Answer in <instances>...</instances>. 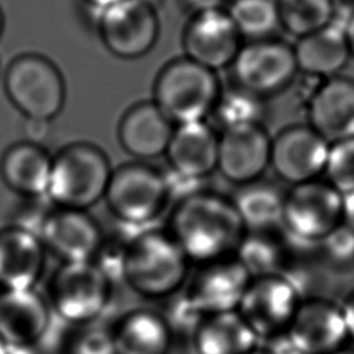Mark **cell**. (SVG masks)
Masks as SVG:
<instances>
[{
  "label": "cell",
  "instance_id": "cell-1",
  "mask_svg": "<svg viewBox=\"0 0 354 354\" xmlns=\"http://www.w3.org/2000/svg\"><path fill=\"white\" fill-rule=\"evenodd\" d=\"M165 228L194 266L235 256L246 232L231 196L207 188L174 202Z\"/></svg>",
  "mask_w": 354,
  "mask_h": 354
},
{
  "label": "cell",
  "instance_id": "cell-2",
  "mask_svg": "<svg viewBox=\"0 0 354 354\" xmlns=\"http://www.w3.org/2000/svg\"><path fill=\"white\" fill-rule=\"evenodd\" d=\"M191 266L165 227H147L137 231L129 243L123 283L145 300L167 301L184 289Z\"/></svg>",
  "mask_w": 354,
  "mask_h": 354
},
{
  "label": "cell",
  "instance_id": "cell-3",
  "mask_svg": "<svg viewBox=\"0 0 354 354\" xmlns=\"http://www.w3.org/2000/svg\"><path fill=\"white\" fill-rule=\"evenodd\" d=\"M112 170L98 145L71 142L53 155L47 199L57 207L87 212L104 201Z\"/></svg>",
  "mask_w": 354,
  "mask_h": 354
},
{
  "label": "cell",
  "instance_id": "cell-4",
  "mask_svg": "<svg viewBox=\"0 0 354 354\" xmlns=\"http://www.w3.org/2000/svg\"><path fill=\"white\" fill-rule=\"evenodd\" d=\"M217 73L187 57L167 62L153 83V102L177 126L206 120L221 91Z\"/></svg>",
  "mask_w": 354,
  "mask_h": 354
},
{
  "label": "cell",
  "instance_id": "cell-5",
  "mask_svg": "<svg viewBox=\"0 0 354 354\" xmlns=\"http://www.w3.org/2000/svg\"><path fill=\"white\" fill-rule=\"evenodd\" d=\"M104 202L118 223L147 228L171 203L163 170L147 162H129L112 170Z\"/></svg>",
  "mask_w": 354,
  "mask_h": 354
},
{
  "label": "cell",
  "instance_id": "cell-6",
  "mask_svg": "<svg viewBox=\"0 0 354 354\" xmlns=\"http://www.w3.org/2000/svg\"><path fill=\"white\" fill-rule=\"evenodd\" d=\"M113 288L93 261L64 263L53 272L46 297L55 318L77 326L98 321L104 315Z\"/></svg>",
  "mask_w": 354,
  "mask_h": 354
},
{
  "label": "cell",
  "instance_id": "cell-7",
  "mask_svg": "<svg viewBox=\"0 0 354 354\" xmlns=\"http://www.w3.org/2000/svg\"><path fill=\"white\" fill-rule=\"evenodd\" d=\"M4 90L10 102L25 116L53 120L64 108L65 80L58 66L37 53L17 55L7 66Z\"/></svg>",
  "mask_w": 354,
  "mask_h": 354
},
{
  "label": "cell",
  "instance_id": "cell-8",
  "mask_svg": "<svg viewBox=\"0 0 354 354\" xmlns=\"http://www.w3.org/2000/svg\"><path fill=\"white\" fill-rule=\"evenodd\" d=\"M344 196L324 178L285 191L282 228L295 241L315 245L343 223Z\"/></svg>",
  "mask_w": 354,
  "mask_h": 354
},
{
  "label": "cell",
  "instance_id": "cell-9",
  "mask_svg": "<svg viewBox=\"0 0 354 354\" xmlns=\"http://www.w3.org/2000/svg\"><path fill=\"white\" fill-rule=\"evenodd\" d=\"M303 297L281 274L253 277L236 308L260 344L285 335Z\"/></svg>",
  "mask_w": 354,
  "mask_h": 354
},
{
  "label": "cell",
  "instance_id": "cell-10",
  "mask_svg": "<svg viewBox=\"0 0 354 354\" xmlns=\"http://www.w3.org/2000/svg\"><path fill=\"white\" fill-rule=\"evenodd\" d=\"M231 69L234 83L263 98L286 90L299 73L293 46L278 37L243 43Z\"/></svg>",
  "mask_w": 354,
  "mask_h": 354
},
{
  "label": "cell",
  "instance_id": "cell-11",
  "mask_svg": "<svg viewBox=\"0 0 354 354\" xmlns=\"http://www.w3.org/2000/svg\"><path fill=\"white\" fill-rule=\"evenodd\" d=\"M95 19L104 46L122 59L144 57L159 37V18L153 0H123L95 14Z\"/></svg>",
  "mask_w": 354,
  "mask_h": 354
},
{
  "label": "cell",
  "instance_id": "cell-12",
  "mask_svg": "<svg viewBox=\"0 0 354 354\" xmlns=\"http://www.w3.org/2000/svg\"><path fill=\"white\" fill-rule=\"evenodd\" d=\"M329 142L310 124L296 123L271 137L270 167L289 187L322 178Z\"/></svg>",
  "mask_w": 354,
  "mask_h": 354
},
{
  "label": "cell",
  "instance_id": "cell-13",
  "mask_svg": "<svg viewBox=\"0 0 354 354\" xmlns=\"http://www.w3.org/2000/svg\"><path fill=\"white\" fill-rule=\"evenodd\" d=\"M183 289L189 303L203 315L236 311L252 275L235 257L195 266Z\"/></svg>",
  "mask_w": 354,
  "mask_h": 354
},
{
  "label": "cell",
  "instance_id": "cell-14",
  "mask_svg": "<svg viewBox=\"0 0 354 354\" xmlns=\"http://www.w3.org/2000/svg\"><path fill=\"white\" fill-rule=\"evenodd\" d=\"M39 238L47 256L64 263L93 261L102 238L104 230L86 210L53 206L44 218Z\"/></svg>",
  "mask_w": 354,
  "mask_h": 354
},
{
  "label": "cell",
  "instance_id": "cell-15",
  "mask_svg": "<svg viewBox=\"0 0 354 354\" xmlns=\"http://www.w3.org/2000/svg\"><path fill=\"white\" fill-rule=\"evenodd\" d=\"M243 39L225 10L192 14L183 33L184 57L217 72L231 68Z\"/></svg>",
  "mask_w": 354,
  "mask_h": 354
},
{
  "label": "cell",
  "instance_id": "cell-16",
  "mask_svg": "<svg viewBox=\"0 0 354 354\" xmlns=\"http://www.w3.org/2000/svg\"><path fill=\"white\" fill-rule=\"evenodd\" d=\"M286 335L304 354H332L350 340L340 304L326 296L303 299Z\"/></svg>",
  "mask_w": 354,
  "mask_h": 354
},
{
  "label": "cell",
  "instance_id": "cell-17",
  "mask_svg": "<svg viewBox=\"0 0 354 354\" xmlns=\"http://www.w3.org/2000/svg\"><path fill=\"white\" fill-rule=\"evenodd\" d=\"M270 152L271 136L264 126L220 131L217 171L235 187L254 183L270 167Z\"/></svg>",
  "mask_w": 354,
  "mask_h": 354
},
{
  "label": "cell",
  "instance_id": "cell-18",
  "mask_svg": "<svg viewBox=\"0 0 354 354\" xmlns=\"http://www.w3.org/2000/svg\"><path fill=\"white\" fill-rule=\"evenodd\" d=\"M54 319L47 297L36 289L0 290V340L7 347L41 344Z\"/></svg>",
  "mask_w": 354,
  "mask_h": 354
},
{
  "label": "cell",
  "instance_id": "cell-19",
  "mask_svg": "<svg viewBox=\"0 0 354 354\" xmlns=\"http://www.w3.org/2000/svg\"><path fill=\"white\" fill-rule=\"evenodd\" d=\"M310 124L329 144L354 137V77L318 80L306 105Z\"/></svg>",
  "mask_w": 354,
  "mask_h": 354
},
{
  "label": "cell",
  "instance_id": "cell-20",
  "mask_svg": "<svg viewBox=\"0 0 354 354\" xmlns=\"http://www.w3.org/2000/svg\"><path fill=\"white\" fill-rule=\"evenodd\" d=\"M46 257L36 234L15 224L0 228V290L36 289Z\"/></svg>",
  "mask_w": 354,
  "mask_h": 354
},
{
  "label": "cell",
  "instance_id": "cell-21",
  "mask_svg": "<svg viewBox=\"0 0 354 354\" xmlns=\"http://www.w3.org/2000/svg\"><path fill=\"white\" fill-rule=\"evenodd\" d=\"M176 124L153 101L130 106L118 126L120 147L136 160L147 162L165 156Z\"/></svg>",
  "mask_w": 354,
  "mask_h": 354
},
{
  "label": "cell",
  "instance_id": "cell-22",
  "mask_svg": "<svg viewBox=\"0 0 354 354\" xmlns=\"http://www.w3.org/2000/svg\"><path fill=\"white\" fill-rule=\"evenodd\" d=\"M218 136L207 120L177 124L165 153L169 167L206 180L217 170Z\"/></svg>",
  "mask_w": 354,
  "mask_h": 354
},
{
  "label": "cell",
  "instance_id": "cell-23",
  "mask_svg": "<svg viewBox=\"0 0 354 354\" xmlns=\"http://www.w3.org/2000/svg\"><path fill=\"white\" fill-rule=\"evenodd\" d=\"M53 155L26 140L10 145L0 158L3 184L22 199L47 198Z\"/></svg>",
  "mask_w": 354,
  "mask_h": 354
},
{
  "label": "cell",
  "instance_id": "cell-24",
  "mask_svg": "<svg viewBox=\"0 0 354 354\" xmlns=\"http://www.w3.org/2000/svg\"><path fill=\"white\" fill-rule=\"evenodd\" d=\"M116 354H169L174 333L163 313L133 308L111 325Z\"/></svg>",
  "mask_w": 354,
  "mask_h": 354
},
{
  "label": "cell",
  "instance_id": "cell-25",
  "mask_svg": "<svg viewBox=\"0 0 354 354\" xmlns=\"http://www.w3.org/2000/svg\"><path fill=\"white\" fill-rule=\"evenodd\" d=\"M293 53L299 72L318 80L342 75L351 59L344 29L335 22L296 39Z\"/></svg>",
  "mask_w": 354,
  "mask_h": 354
},
{
  "label": "cell",
  "instance_id": "cell-26",
  "mask_svg": "<svg viewBox=\"0 0 354 354\" xmlns=\"http://www.w3.org/2000/svg\"><path fill=\"white\" fill-rule=\"evenodd\" d=\"M189 340L194 354H248L260 344L236 311L203 317Z\"/></svg>",
  "mask_w": 354,
  "mask_h": 354
},
{
  "label": "cell",
  "instance_id": "cell-27",
  "mask_svg": "<svg viewBox=\"0 0 354 354\" xmlns=\"http://www.w3.org/2000/svg\"><path fill=\"white\" fill-rule=\"evenodd\" d=\"M292 252V241L283 228L246 231L235 257L253 277L282 274Z\"/></svg>",
  "mask_w": 354,
  "mask_h": 354
},
{
  "label": "cell",
  "instance_id": "cell-28",
  "mask_svg": "<svg viewBox=\"0 0 354 354\" xmlns=\"http://www.w3.org/2000/svg\"><path fill=\"white\" fill-rule=\"evenodd\" d=\"M231 199L246 231L282 228L285 191L278 185L257 180L236 187Z\"/></svg>",
  "mask_w": 354,
  "mask_h": 354
},
{
  "label": "cell",
  "instance_id": "cell-29",
  "mask_svg": "<svg viewBox=\"0 0 354 354\" xmlns=\"http://www.w3.org/2000/svg\"><path fill=\"white\" fill-rule=\"evenodd\" d=\"M266 115V98L236 83H232L228 87H221L212 112L220 131L246 126H263Z\"/></svg>",
  "mask_w": 354,
  "mask_h": 354
},
{
  "label": "cell",
  "instance_id": "cell-30",
  "mask_svg": "<svg viewBox=\"0 0 354 354\" xmlns=\"http://www.w3.org/2000/svg\"><path fill=\"white\" fill-rule=\"evenodd\" d=\"M281 28L296 39L335 22L337 0H277Z\"/></svg>",
  "mask_w": 354,
  "mask_h": 354
},
{
  "label": "cell",
  "instance_id": "cell-31",
  "mask_svg": "<svg viewBox=\"0 0 354 354\" xmlns=\"http://www.w3.org/2000/svg\"><path fill=\"white\" fill-rule=\"evenodd\" d=\"M225 11L243 40L274 37L281 28L277 0H230Z\"/></svg>",
  "mask_w": 354,
  "mask_h": 354
},
{
  "label": "cell",
  "instance_id": "cell-32",
  "mask_svg": "<svg viewBox=\"0 0 354 354\" xmlns=\"http://www.w3.org/2000/svg\"><path fill=\"white\" fill-rule=\"evenodd\" d=\"M98 321L71 326L65 333L61 354H116L111 325Z\"/></svg>",
  "mask_w": 354,
  "mask_h": 354
},
{
  "label": "cell",
  "instance_id": "cell-33",
  "mask_svg": "<svg viewBox=\"0 0 354 354\" xmlns=\"http://www.w3.org/2000/svg\"><path fill=\"white\" fill-rule=\"evenodd\" d=\"M315 252L325 270L351 271L354 268V231L342 223L315 243Z\"/></svg>",
  "mask_w": 354,
  "mask_h": 354
},
{
  "label": "cell",
  "instance_id": "cell-34",
  "mask_svg": "<svg viewBox=\"0 0 354 354\" xmlns=\"http://www.w3.org/2000/svg\"><path fill=\"white\" fill-rule=\"evenodd\" d=\"M322 178L343 196L354 192V137L329 144Z\"/></svg>",
  "mask_w": 354,
  "mask_h": 354
},
{
  "label": "cell",
  "instance_id": "cell-35",
  "mask_svg": "<svg viewBox=\"0 0 354 354\" xmlns=\"http://www.w3.org/2000/svg\"><path fill=\"white\" fill-rule=\"evenodd\" d=\"M50 120L36 119V118H25L24 123V133L25 140L33 144H40L48 137L50 134Z\"/></svg>",
  "mask_w": 354,
  "mask_h": 354
},
{
  "label": "cell",
  "instance_id": "cell-36",
  "mask_svg": "<svg viewBox=\"0 0 354 354\" xmlns=\"http://www.w3.org/2000/svg\"><path fill=\"white\" fill-rule=\"evenodd\" d=\"M261 344L267 347L271 354H304L292 343V340L288 337L286 333L275 339H271L268 342H264Z\"/></svg>",
  "mask_w": 354,
  "mask_h": 354
},
{
  "label": "cell",
  "instance_id": "cell-37",
  "mask_svg": "<svg viewBox=\"0 0 354 354\" xmlns=\"http://www.w3.org/2000/svg\"><path fill=\"white\" fill-rule=\"evenodd\" d=\"M339 304L348 332V337L354 342V288L346 293V296Z\"/></svg>",
  "mask_w": 354,
  "mask_h": 354
},
{
  "label": "cell",
  "instance_id": "cell-38",
  "mask_svg": "<svg viewBox=\"0 0 354 354\" xmlns=\"http://www.w3.org/2000/svg\"><path fill=\"white\" fill-rule=\"evenodd\" d=\"M184 4L192 11V14L225 10L230 0H183Z\"/></svg>",
  "mask_w": 354,
  "mask_h": 354
},
{
  "label": "cell",
  "instance_id": "cell-39",
  "mask_svg": "<svg viewBox=\"0 0 354 354\" xmlns=\"http://www.w3.org/2000/svg\"><path fill=\"white\" fill-rule=\"evenodd\" d=\"M54 348L41 343L29 347H7V354H54Z\"/></svg>",
  "mask_w": 354,
  "mask_h": 354
},
{
  "label": "cell",
  "instance_id": "cell-40",
  "mask_svg": "<svg viewBox=\"0 0 354 354\" xmlns=\"http://www.w3.org/2000/svg\"><path fill=\"white\" fill-rule=\"evenodd\" d=\"M343 224L354 231V192L344 195L343 202Z\"/></svg>",
  "mask_w": 354,
  "mask_h": 354
},
{
  "label": "cell",
  "instance_id": "cell-41",
  "mask_svg": "<svg viewBox=\"0 0 354 354\" xmlns=\"http://www.w3.org/2000/svg\"><path fill=\"white\" fill-rule=\"evenodd\" d=\"M343 29H344V36H346V40H347L350 57H351V59H354V10L348 15L347 22L343 26Z\"/></svg>",
  "mask_w": 354,
  "mask_h": 354
},
{
  "label": "cell",
  "instance_id": "cell-42",
  "mask_svg": "<svg viewBox=\"0 0 354 354\" xmlns=\"http://www.w3.org/2000/svg\"><path fill=\"white\" fill-rule=\"evenodd\" d=\"M120 1H123V0H83V3L94 12V15L120 3Z\"/></svg>",
  "mask_w": 354,
  "mask_h": 354
},
{
  "label": "cell",
  "instance_id": "cell-43",
  "mask_svg": "<svg viewBox=\"0 0 354 354\" xmlns=\"http://www.w3.org/2000/svg\"><path fill=\"white\" fill-rule=\"evenodd\" d=\"M248 354H271L270 353V350L267 348V347H264L263 344H259L256 348H253L250 353H248Z\"/></svg>",
  "mask_w": 354,
  "mask_h": 354
},
{
  "label": "cell",
  "instance_id": "cell-44",
  "mask_svg": "<svg viewBox=\"0 0 354 354\" xmlns=\"http://www.w3.org/2000/svg\"><path fill=\"white\" fill-rule=\"evenodd\" d=\"M332 354H354V346H344Z\"/></svg>",
  "mask_w": 354,
  "mask_h": 354
},
{
  "label": "cell",
  "instance_id": "cell-45",
  "mask_svg": "<svg viewBox=\"0 0 354 354\" xmlns=\"http://www.w3.org/2000/svg\"><path fill=\"white\" fill-rule=\"evenodd\" d=\"M3 28H4V17H3V11L0 8V36L3 33Z\"/></svg>",
  "mask_w": 354,
  "mask_h": 354
},
{
  "label": "cell",
  "instance_id": "cell-46",
  "mask_svg": "<svg viewBox=\"0 0 354 354\" xmlns=\"http://www.w3.org/2000/svg\"><path fill=\"white\" fill-rule=\"evenodd\" d=\"M0 354H7V346L0 340Z\"/></svg>",
  "mask_w": 354,
  "mask_h": 354
}]
</instances>
